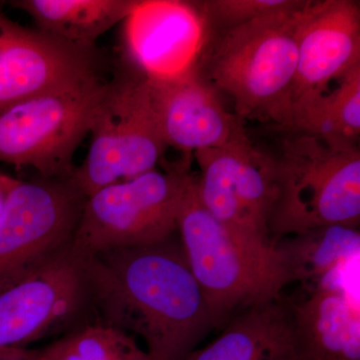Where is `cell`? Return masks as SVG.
Wrapping results in <instances>:
<instances>
[{
  "mask_svg": "<svg viewBox=\"0 0 360 360\" xmlns=\"http://www.w3.org/2000/svg\"><path fill=\"white\" fill-rule=\"evenodd\" d=\"M172 238L82 258L87 300L103 324L139 336L151 360H186L214 326L181 243Z\"/></svg>",
  "mask_w": 360,
  "mask_h": 360,
  "instance_id": "obj_1",
  "label": "cell"
},
{
  "mask_svg": "<svg viewBox=\"0 0 360 360\" xmlns=\"http://www.w3.org/2000/svg\"><path fill=\"white\" fill-rule=\"evenodd\" d=\"M297 6L250 21L213 37L201 66L205 79L232 99L243 120L290 129L297 68Z\"/></svg>",
  "mask_w": 360,
  "mask_h": 360,
  "instance_id": "obj_2",
  "label": "cell"
},
{
  "mask_svg": "<svg viewBox=\"0 0 360 360\" xmlns=\"http://www.w3.org/2000/svg\"><path fill=\"white\" fill-rule=\"evenodd\" d=\"M177 231L214 326L236 309L279 300L290 283L276 246L243 243L206 210L196 193L195 176L180 206Z\"/></svg>",
  "mask_w": 360,
  "mask_h": 360,
  "instance_id": "obj_3",
  "label": "cell"
},
{
  "mask_svg": "<svg viewBox=\"0 0 360 360\" xmlns=\"http://www.w3.org/2000/svg\"><path fill=\"white\" fill-rule=\"evenodd\" d=\"M277 200L269 221L278 239L331 225L359 229L360 149L293 132L276 158Z\"/></svg>",
  "mask_w": 360,
  "mask_h": 360,
  "instance_id": "obj_4",
  "label": "cell"
},
{
  "mask_svg": "<svg viewBox=\"0 0 360 360\" xmlns=\"http://www.w3.org/2000/svg\"><path fill=\"white\" fill-rule=\"evenodd\" d=\"M194 176L191 156H184L165 170L155 168L99 189L85 200L71 248L85 258L172 238Z\"/></svg>",
  "mask_w": 360,
  "mask_h": 360,
  "instance_id": "obj_5",
  "label": "cell"
},
{
  "mask_svg": "<svg viewBox=\"0 0 360 360\" xmlns=\"http://www.w3.org/2000/svg\"><path fill=\"white\" fill-rule=\"evenodd\" d=\"M106 82L97 73L0 110V162L32 167L46 179H70Z\"/></svg>",
  "mask_w": 360,
  "mask_h": 360,
  "instance_id": "obj_6",
  "label": "cell"
},
{
  "mask_svg": "<svg viewBox=\"0 0 360 360\" xmlns=\"http://www.w3.org/2000/svg\"><path fill=\"white\" fill-rule=\"evenodd\" d=\"M86 158L70 179L86 198L155 169L167 148L156 124L148 79L127 65L106 82L90 125Z\"/></svg>",
  "mask_w": 360,
  "mask_h": 360,
  "instance_id": "obj_7",
  "label": "cell"
},
{
  "mask_svg": "<svg viewBox=\"0 0 360 360\" xmlns=\"http://www.w3.org/2000/svg\"><path fill=\"white\" fill-rule=\"evenodd\" d=\"M85 200L70 177L18 179L0 213V290L70 248Z\"/></svg>",
  "mask_w": 360,
  "mask_h": 360,
  "instance_id": "obj_8",
  "label": "cell"
},
{
  "mask_svg": "<svg viewBox=\"0 0 360 360\" xmlns=\"http://www.w3.org/2000/svg\"><path fill=\"white\" fill-rule=\"evenodd\" d=\"M201 205L231 233L259 248H274L269 221L277 200L276 158L251 141L193 153Z\"/></svg>",
  "mask_w": 360,
  "mask_h": 360,
  "instance_id": "obj_9",
  "label": "cell"
},
{
  "mask_svg": "<svg viewBox=\"0 0 360 360\" xmlns=\"http://www.w3.org/2000/svg\"><path fill=\"white\" fill-rule=\"evenodd\" d=\"M123 22L129 65L149 82L200 73L214 37L198 1L137 0Z\"/></svg>",
  "mask_w": 360,
  "mask_h": 360,
  "instance_id": "obj_10",
  "label": "cell"
},
{
  "mask_svg": "<svg viewBox=\"0 0 360 360\" xmlns=\"http://www.w3.org/2000/svg\"><path fill=\"white\" fill-rule=\"evenodd\" d=\"M87 302L84 262L70 246L32 276L0 290V356L25 349Z\"/></svg>",
  "mask_w": 360,
  "mask_h": 360,
  "instance_id": "obj_11",
  "label": "cell"
},
{
  "mask_svg": "<svg viewBox=\"0 0 360 360\" xmlns=\"http://www.w3.org/2000/svg\"><path fill=\"white\" fill-rule=\"evenodd\" d=\"M296 40L291 120L295 110L360 66L359 1L307 0L300 11Z\"/></svg>",
  "mask_w": 360,
  "mask_h": 360,
  "instance_id": "obj_12",
  "label": "cell"
},
{
  "mask_svg": "<svg viewBox=\"0 0 360 360\" xmlns=\"http://www.w3.org/2000/svg\"><path fill=\"white\" fill-rule=\"evenodd\" d=\"M151 104L167 148L184 156L250 141L245 122L225 108L201 73L170 82H149Z\"/></svg>",
  "mask_w": 360,
  "mask_h": 360,
  "instance_id": "obj_13",
  "label": "cell"
},
{
  "mask_svg": "<svg viewBox=\"0 0 360 360\" xmlns=\"http://www.w3.org/2000/svg\"><path fill=\"white\" fill-rule=\"evenodd\" d=\"M99 70L96 49L73 46L13 22L0 46V110Z\"/></svg>",
  "mask_w": 360,
  "mask_h": 360,
  "instance_id": "obj_14",
  "label": "cell"
},
{
  "mask_svg": "<svg viewBox=\"0 0 360 360\" xmlns=\"http://www.w3.org/2000/svg\"><path fill=\"white\" fill-rule=\"evenodd\" d=\"M302 360H360L359 310L345 291L319 286L291 307Z\"/></svg>",
  "mask_w": 360,
  "mask_h": 360,
  "instance_id": "obj_15",
  "label": "cell"
},
{
  "mask_svg": "<svg viewBox=\"0 0 360 360\" xmlns=\"http://www.w3.org/2000/svg\"><path fill=\"white\" fill-rule=\"evenodd\" d=\"M186 360H302L290 309L279 300L250 307Z\"/></svg>",
  "mask_w": 360,
  "mask_h": 360,
  "instance_id": "obj_16",
  "label": "cell"
},
{
  "mask_svg": "<svg viewBox=\"0 0 360 360\" xmlns=\"http://www.w3.org/2000/svg\"><path fill=\"white\" fill-rule=\"evenodd\" d=\"M137 0H13L9 6L27 13L37 30L80 49H96V40L127 20Z\"/></svg>",
  "mask_w": 360,
  "mask_h": 360,
  "instance_id": "obj_17",
  "label": "cell"
},
{
  "mask_svg": "<svg viewBox=\"0 0 360 360\" xmlns=\"http://www.w3.org/2000/svg\"><path fill=\"white\" fill-rule=\"evenodd\" d=\"M359 229L331 225L278 239L276 248L290 283L314 290L359 251Z\"/></svg>",
  "mask_w": 360,
  "mask_h": 360,
  "instance_id": "obj_18",
  "label": "cell"
},
{
  "mask_svg": "<svg viewBox=\"0 0 360 360\" xmlns=\"http://www.w3.org/2000/svg\"><path fill=\"white\" fill-rule=\"evenodd\" d=\"M290 131L312 135L335 148L359 146L360 66L295 110Z\"/></svg>",
  "mask_w": 360,
  "mask_h": 360,
  "instance_id": "obj_19",
  "label": "cell"
},
{
  "mask_svg": "<svg viewBox=\"0 0 360 360\" xmlns=\"http://www.w3.org/2000/svg\"><path fill=\"white\" fill-rule=\"evenodd\" d=\"M137 345L134 336L99 324L80 329L37 352V359L120 360Z\"/></svg>",
  "mask_w": 360,
  "mask_h": 360,
  "instance_id": "obj_20",
  "label": "cell"
},
{
  "mask_svg": "<svg viewBox=\"0 0 360 360\" xmlns=\"http://www.w3.org/2000/svg\"><path fill=\"white\" fill-rule=\"evenodd\" d=\"M302 0H202L198 1L213 35L238 27L250 21L288 11Z\"/></svg>",
  "mask_w": 360,
  "mask_h": 360,
  "instance_id": "obj_21",
  "label": "cell"
},
{
  "mask_svg": "<svg viewBox=\"0 0 360 360\" xmlns=\"http://www.w3.org/2000/svg\"><path fill=\"white\" fill-rule=\"evenodd\" d=\"M18 179H14L11 175L0 172V213L2 212L7 195L11 193L13 187L18 184Z\"/></svg>",
  "mask_w": 360,
  "mask_h": 360,
  "instance_id": "obj_22",
  "label": "cell"
},
{
  "mask_svg": "<svg viewBox=\"0 0 360 360\" xmlns=\"http://www.w3.org/2000/svg\"><path fill=\"white\" fill-rule=\"evenodd\" d=\"M120 360H151L150 357L146 352V349H142L137 345L134 349L130 350L129 354L124 355Z\"/></svg>",
  "mask_w": 360,
  "mask_h": 360,
  "instance_id": "obj_23",
  "label": "cell"
},
{
  "mask_svg": "<svg viewBox=\"0 0 360 360\" xmlns=\"http://www.w3.org/2000/svg\"><path fill=\"white\" fill-rule=\"evenodd\" d=\"M13 23V21L8 20L4 14L0 13V46H1L4 40L6 39L7 32H8Z\"/></svg>",
  "mask_w": 360,
  "mask_h": 360,
  "instance_id": "obj_24",
  "label": "cell"
}]
</instances>
